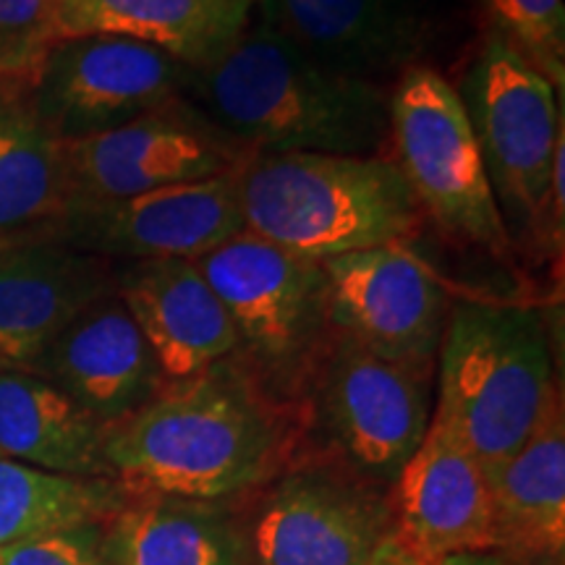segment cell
<instances>
[{
	"instance_id": "cell-1",
	"label": "cell",
	"mask_w": 565,
	"mask_h": 565,
	"mask_svg": "<svg viewBox=\"0 0 565 565\" xmlns=\"http://www.w3.org/2000/svg\"><path fill=\"white\" fill-rule=\"evenodd\" d=\"M303 437L301 408L273 398L228 356L162 385L150 404L110 427L105 458L129 492L231 500L288 469Z\"/></svg>"
},
{
	"instance_id": "cell-2",
	"label": "cell",
	"mask_w": 565,
	"mask_h": 565,
	"mask_svg": "<svg viewBox=\"0 0 565 565\" xmlns=\"http://www.w3.org/2000/svg\"><path fill=\"white\" fill-rule=\"evenodd\" d=\"M391 87L324 66L263 3L233 45L194 68L186 100L252 154H387Z\"/></svg>"
},
{
	"instance_id": "cell-3",
	"label": "cell",
	"mask_w": 565,
	"mask_h": 565,
	"mask_svg": "<svg viewBox=\"0 0 565 565\" xmlns=\"http://www.w3.org/2000/svg\"><path fill=\"white\" fill-rule=\"evenodd\" d=\"M238 202L246 231L312 263L401 246L427 221L391 154H254Z\"/></svg>"
},
{
	"instance_id": "cell-4",
	"label": "cell",
	"mask_w": 565,
	"mask_h": 565,
	"mask_svg": "<svg viewBox=\"0 0 565 565\" xmlns=\"http://www.w3.org/2000/svg\"><path fill=\"white\" fill-rule=\"evenodd\" d=\"M437 404L492 482L561 391L547 328L524 303L463 299L450 307L437 351Z\"/></svg>"
},
{
	"instance_id": "cell-5",
	"label": "cell",
	"mask_w": 565,
	"mask_h": 565,
	"mask_svg": "<svg viewBox=\"0 0 565 565\" xmlns=\"http://www.w3.org/2000/svg\"><path fill=\"white\" fill-rule=\"evenodd\" d=\"M236 330V359L273 398L301 408L333 338L322 263L280 249L252 231L194 259Z\"/></svg>"
},
{
	"instance_id": "cell-6",
	"label": "cell",
	"mask_w": 565,
	"mask_h": 565,
	"mask_svg": "<svg viewBox=\"0 0 565 565\" xmlns=\"http://www.w3.org/2000/svg\"><path fill=\"white\" fill-rule=\"evenodd\" d=\"M433 377L335 330L303 393V435L317 437L320 458L387 492L427 435Z\"/></svg>"
},
{
	"instance_id": "cell-7",
	"label": "cell",
	"mask_w": 565,
	"mask_h": 565,
	"mask_svg": "<svg viewBox=\"0 0 565 565\" xmlns=\"http://www.w3.org/2000/svg\"><path fill=\"white\" fill-rule=\"evenodd\" d=\"M456 89L508 236L542 238L555 152L565 145L563 92L492 30Z\"/></svg>"
},
{
	"instance_id": "cell-8",
	"label": "cell",
	"mask_w": 565,
	"mask_h": 565,
	"mask_svg": "<svg viewBox=\"0 0 565 565\" xmlns=\"http://www.w3.org/2000/svg\"><path fill=\"white\" fill-rule=\"evenodd\" d=\"M391 160L404 173L424 217L463 244L492 254L513 249L494 202L479 145L458 89L429 63L391 84Z\"/></svg>"
},
{
	"instance_id": "cell-9",
	"label": "cell",
	"mask_w": 565,
	"mask_h": 565,
	"mask_svg": "<svg viewBox=\"0 0 565 565\" xmlns=\"http://www.w3.org/2000/svg\"><path fill=\"white\" fill-rule=\"evenodd\" d=\"M254 492L249 565H372L391 540L385 490L328 458H296Z\"/></svg>"
},
{
	"instance_id": "cell-10",
	"label": "cell",
	"mask_w": 565,
	"mask_h": 565,
	"mask_svg": "<svg viewBox=\"0 0 565 565\" xmlns=\"http://www.w3.org/2000/svg\"><path fill=\"white\" fill-rule=\"evenodd\" d=\"M192 71L145 42L87 34L55 42L30 87L55 137L79 141L186 100Z\"/></svg>"
},
{
	"instance_id": "cell-11",
	"label": "cell",
	"mask_w": 565,
	"mask_h": 565,
	"mask_svg": "<svg viewBox=\"0 0 565 565\" xmlns=\"http://www.w3.org/2000/svg\"><path fill=\"white\" fill-rule=\"evenodd\" d=\"M252 158L192 103L181 100L121 129L63 141V212L238 173Z\"/></svg>"
},
{
	"instance_id": "cell-12",
	"label": "cell",
	"mask_w": 565,
	"mask_h": 565,
	"mask_svg": "<svg viewBox=\"0 0 565 565\" xmlns=\"http://www.w3.org/2000/svg\"><path fill=\"white\" fill-rule=\"evenodd\" d=\"M330 322L387 362L435 374L450 299L437 275L404 246L324 259Z\"/></svg>"
},
{
	"instance_id": "cell-13",
	"label": "cell",
	"mask_w": 565,
	"mask_h": 565,
	"mask_svg": "<svg viewBox=\"0 0 565 565\" xmlns=\"http://www.w3.org/2000/svg\"><path fill=\"white\" fill-rule=\"evenodd\" d=\"M246 231L238 173L68 210L45 238L110 263L200 259Z\"/></svg>"
},
{
	"instance_id": "cell-14",
	"label": "cell",
	"mask_w": 565,
	"mask_h": 565,
	"mask_svg": "<svg viewBox=\"0 0 565 565\" xmlns=\"http://www.w3.org/2000/svg\"><path fill=\"white\" fill-rule=\"evenodd\" d=\"M385 498L391 542L401 553L435 561L494 550L490 484L477 458L437 416Z\"/></svg>"
},
{
	"instance_id": "cell-15",
	"label": "cell",
	"mask_w": 565,
	"mask_h": 565,
	"mask_svg": "<svg viewBox=\"0 0 565 565\" xmlns=\"http://www.w3.org/2000/svg\"><path fill=\"white\" fill-rule=\"evenodd\" d=\"M275 24L324 66L391 84L427 63L437 38L429 0H257Z\"/></svg>"
},
{
	"instance_id": "cell-16",
	"label": "cell",
	"mask_w": 565,
	"mask_h": 565,
	"mask_svg": "<svg viewBox=\"0 0 565 565\" xmlns=\"http://www.w3.org/2000/svg\"><path fill=\"white\" fill-rule=\"evenodd\" d=\"M118 265L38 236L0 254V370L26 372L84 309L116 294Z\"/></svg>"
},
{
	"instance_id": "cell-17",
	"label": "cell",
	"mask_w": 565,
	"mask_h": 565,
	"mask_svg": "<svg viewBox=\"0 0 565 565\" xmlns=\"http://www.w3.org/2000/svg\"><path fill=\"white\" fill-rule=\"evenodd\" d=\"M26 372L74 398L105 429L145 408L166 385L118 294L84 309Z\"/></svg>"
},
{
	"instance_id": "cell-18",
	"label": "cell",
	"mask_w": 565,
	"mask_h": 565,
	"mask_svg": "<svg viewBox=\"0 0 565 565\" xmlns=\"http://www.w3.org/2000/svg\"><path fill=\"white\" fill-rule=\"evenodd\" d=\"M116 294L150 345L166 385L192 380L236 353L228 312L194 259L124 263Z\"/></svg>"
},
{
	"instance_id": "cell-19",
	"label": "cell",
	"mask_w": 565,
	"mask_h": 565,
	"mask_svg": "<svg viewBox=\"0 0 565 565\" xmlns=\"http://www.w3.org/2000/svg\"><path fill=\"white\" fill-rule=\"evenodd\" d=\"M494 550L526 565H563L565 555V414L557 391L540 422L494 475Z\"/></svg>"
},
{
	"instance_id": "cell-20",
	"label": "cell",
	"mask_w": 565,
	"mask_h": 565,
	"mask_svg": "<svg viewBox=\"0 0 565 565\" xmlns=\"http://www.w3.org/2000/svg\"><path fill=\"white\" fill-rule=\"evenodd\" d=\"M103 534L116 565H249L242 515L228 500L126 490Z\"/></svg>"
},
{
	"instance_id": "cell-21",
	"label": "cell",
	"mask_w": 565,
	"mask_h": 565,
	"mask_svg": "<svg viewBox=\"0 0 565 565\" xmlns=\"http://www.w3.org/2000/svg\"><path fill=\"white\" fill-rule=\"evenodd\" d=\"M252 9L231 0H58L55 40L113 34L204 68L233 45Z\"/></svg>"
},
{
	"instance_id": "cell-22",
	"label": "cell",
	"mask_w": 565,
	"mask_h": 565,
	"mask_svg": "<svg viewBox=\"0 0 565 565\" xmlns=\"http://www.w3.org/2000/svg\"><path fill=\"white\" fill-rule=\"evenodd\" d=\"M95 416L32 372L0 370V456L82 479H113Z\"/></svg>"
},
{
	"instance_id": "cell-23",
	"label": "cell",
	"mask_w": 565,
	"mask_h": 565,
	"mask_svg": "<svg viewBox=\"0 0 565 565\" xmlns=\"http://www.w3.org/2000/svg\"><path fill=\"white\" fill-rule=\"evenodd\" d=\"M63 210V141L34 108L30 82H0V238L45 236Z\"/></svg>"
},
{
	"instance_id": "cell-24",
	"label": "cell",
	"mask_w": 565,
	"mask_h": 565,
	"mask_svg": "<svg viewBox=\"0 0 565 565\" xmlns=\"http://www.w3.org/2000/svg\"><path fill=\"white\" fill-rule=\"evenodd\" d=\"M118 479H82L0 456V553L21 542L103 524L121 508Z\"/></svg>"
},
{
	"instance_id": "cell-25",
	"label": "cell",
	"mask_w": 565,
	"mask_h": 565,
	"mask_svg": "<svg viewBox=\"0 0 565 565\" xmlns=\"http://www.w3.org/2000/svg\"><path fill=\"white\" fill-rule=\"evenodd\" d=\"M492 32L524 55L557 92L565 87L563 0H482Z\"/></svg>"
},
{
	"instance_id": "cell-26",
	"label": "cell",
	"mask_w": 565,
	"mask_h": 565,
	"mask_svg": "<svg viewBox=\"0 0 565 565\" xmlns=\"http://www.w3.org/2000/svg\"><path fill=\"white\" fill-rule=\"evenodd\" d=\"M58 0H0V82H32L55 45Z\"/></svg>"
},
{
	"instance_id": "cell-27",
	"label": "cell",
	"mask_w": 565,
	"mask_h": 565,
	"mask_svg": "<svg viewBox=\"0 0 565 565\" xmlns=\"http://www.w3.org/2000/svg\"><path fill=\"white\" fill-rule=\"evenodd\" d=\"M0 565H116L105 545L103 524L21 542L0 553Z\"/></svg>"
},
{
	"instance_id": "cell-28",
	"label": "cell",
	"mask_w": 565,
	"mask_h": 565,
	"mask_svg": "<svg viewBox=\"0 0 565 565\" xmlns=\"http://www.w3.org/2000/svg\"><path fill=\"white\" fill-rule=\"evenodd\" d=\"M372 565H526L515 557L500 553V550H484V553H461V555H448V557H435V561H419L401 553L391 540L385 542V547L380 550Z\"/></svg>"
},
{
	"instance_id": "cell-29",
	"label": "cell",
	"mask_w": 565,
	"mask_h": 565,
	"mask_svg": "<svg viewBox=\"0 0 565 565\" xmlns=\"http://www.w3.org/2000/svg\"><path fill=\"white\" fill-rule=\"evenodd\" d=\"M231 3L244 6V9H254V3H257V0H231Z\"/></svg>"
},
{
	"instance_id": "cell-30",
	"label": "cell",
	"mask_w": 565,
	"mask_h": 565,
	"mask_svg": "<svg viewBox=\"0 0 565 565\" xmlns=\"http://www.w3.org/2000/svg\"><path fill=\"white\" fill-rule=\"evenodd\" d=\"M11 244H17V242H6V238H0V254H3L6 249H9Z\"/></svg>"
}]
</instances>
